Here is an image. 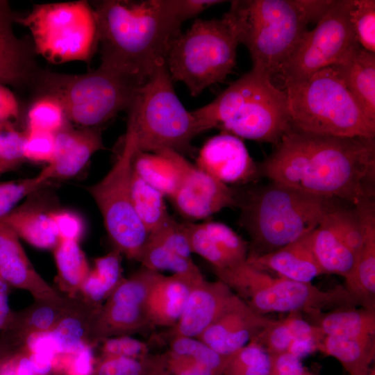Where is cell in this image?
Segmentation results:
<instances>
[{"label": "cell", "instance_id": "cell-1", "mask_svg": "<svg viewBox=\"0 0 375 375\" xmlns=\"http://www.w3.org/2000/svg\"><path fill=\"white\" fill-rule=\"evenodd\" d=\"M259 176L352 205L375 197V138H342L291 128L258 165Z\"/></svg>", "mask_w": 375, "mask_h": 375}, {"label": "cell", "instance_id": "cell-2", "mask_svg": "<svg viewBox=\"0 0 375 375\" xmlns=\"http://www.w3.org/2000/svg\"><path fill=\"white\" fill-rule=\"evenodd\" d=\"M101 65L145 82L166 64L182 23L197 15L191 0L93 1Z\"/></svg>", "mask_w": 375, "mask_h": 375}, {"label": "cell", "instance_id": "cell-3", "mask_svg": "<svg viewBox=\"0 0 375 375\" xmlns=\"http://www.w3.org/2000/svg\"><path fill=\"white\" fill-rule=\"evenodd\" d=\"M237 191L239 223L250 241L248 259L274 252L312 233L335 207L333 198L317 196L271 181Z\"/></svg>", "mask_w": 375, "mask_h": 375}, {"label": "cell", "instance_id": "cell-4", "mask_svg": "<svg viewBox=\"0 0 375 375\" xmlns=\"http://www.w3.org/2000/svg\"><path fill=\"white\" fill-rule=\"evenodd\" d=\"M192 113L201 132L217 128L240 138L276 145L292 128L285 92L253 68Z\"/></svg>", "mask_w": 375, "mask_h": 375}, {"label": "cell", "instance_id": "cell-5", "mask_svg": "<svg viewBox=\"0 0 375 375\" xmlns=\"http://www.w3.org/2000/svg\"><path fill=\"white\" fill-rule=\"evenodd\" d=\"M283 82L292 129L342 138H375V121L331 67L303 79Z\"/></svg>", "mask_w": 375, "mask_h": 375}, {"label": "cell", "instance_id": "cell-6", "mask_svg": "<svg viewBox=\"0 0 375 375\" xmlns=\"http://www.w3.org/2000/svg\"><path fill=\"white\" fill-rule=\"evenodd\" d=\"M253 68L276 75L315 22L308 0L233 1L228 10Z\"/></svg>", "mask_w": 375, "mask_h": 375}, {"label": "cell", "instance_id": "cell-7", "mask_svg": "<svg viewBox=\"0 0 375 375\" xmlns=\"http://www.w3.org/2000/svg\"><path fill=\"white\" fill-rule=\"evenodd\" d=\"M144 83L100 65L94 71L78 75L38 70L32 83L38 94H50L60 101L69 122L92 128L128 110Z\"/></svg>", "mask_w": 375, "mask_h": 375}, {"label": "cell", "instance_id": "cell-8", "mask_svg": "<svg viewBox=\"0 0 375 375\" xmlns=\"http://www.w3.org/2000/svg\"><path fill=\"white\" fill-rule=\"evenodd\" d=\"M128 114L127 126L141 151L190 153L193 138L202 133L192 112L176 94L166 64L158 66L140 87Z\"/></svg>", "mask_w": 375, "mask_h": 375}, {"label": "cell", "instance_id": "cell-9", "mask_svg": "<svg viewBox=\"0 0 375 375\" xmlns=\"http://www.w3.org/2000/svg\"><path fill=\"white\" fill-rule=\"evenodd\" d=\"M240 44L229 11L218 19H197L171 43L166 65L172 81H181L192 96L222 81L231 73Z\"/></svg>", "mask_w": 375, "mask_h": 375}, {"label": "cell", "instance_id": "cell-10", "mask_svg": "<svg viewBox=\"0 0 375 375\" xmlns=\"http://www.w3.org/2000/svg\"><path fill=\"white\" fill-rule=\"evenodd\" d=\"M214 273L251 308L265 315L272 312L310 315L326 310L357 306L344 286L323 290L311 283L274 276L247 261Z\"/></svg>", "mask_w": 375, "mask_h": 375}, {"label": "cell", "instance_id": "cell-11", "mask_svg": "<svg viewBox=\"0 0 375 375\" xmlns=\"http://www.w3.org/2000/svg\"><path fill=\"white\" fill-rule=\"evenodd\" d=\"M15 22L30 31L35 53L53 64L88 62L99 44L94 11L87 1L35 4Z\"/></svg>", "mask_w": 375, "mask_h": 375}, {"label": "cell", "instance_id": "cell-12", "mask_svg": "<svg viewBox=\"0 0 375 375\" xmlns=\"http://www.w3.org/2000/svg\"><path fill=\"white\" fill-rule=\"evenodd\" d=\"M136 149L135 134L127 126L118 158L108 172L87 190L101 212L115 249L138 262L149 233L135 212L131 197L133 158Z\"/></svg>", "mask_w": 375, "mask_h": 375}, {"label": "cell", "instance_id": "cell-13", "mask_svg": "<svg viewBox=\"0 0 375 375\" xmlns=\"http://www.w3.org/2000/svg\"><path fill=\"white\" fill-rule=\"evenodd\" d=\"M351 5L352 0H333L279 68L276 75L283 81L303 79L331 67L359 44L350 21Z\"/></svg>", "mask_w": 375, "mask_h": 375}, {"label": "cell", "instance_id": "cell-14", "mask_svg": "<svg viewBox=\"0 0 375 375\" xmlns=\"http://www.w3.org/2000/svg\"><path fill=\"white\" fill-rule=\"evenodd\" d=\"M315 257L324 274L344 278L350 272L362 242L356 207L337 205L327 212L311 233Z\"/></svg>", "mask_w": 375, "mask_h": 375}, {"label": "cell", "instance_id": "cell-15", "mask_svg": "<svg viewBox=\"0 0 375 375\" xmlns=\"http://www.w3.org/2000/svg\"><path fill=\"white\" fill-rule=\"evenodd\" d=\"M170 199L181 215L191 220L205 219L226 208L238 206L235 189L219 181L188 159L178 186Z\"/></svg>", "mask_w": 375, "mask_h": 375}, {"label": "cell", "instance_id": "cell-16", "mask_svg": "<svg viewBox=\"0 0 375 375\" xmlns=\"http://www.w3.org/2000/svg\"><path fill=\"white\" fill-rule=\"evenodd\" d=\"M274 320L256 312L235 294L218 317L196 338L217 353L230 356L255 339Z\"/></svg>", "mask_w": 375, "mask_h": 375}, {"label": "cell", "instance_id": "cell-17", "mask_svg": "<svg viewBox=\"0 0 375 375\" xmlns=\"http://www.w3.org/2000/svg\"><path fill=\"white\" fill-rule=\"evenodd\" d=\"M195 165L228 186L247 184L259 176L258 165L242 139L223 131L203 144Z\"/></svg>", "mask_w": 375, "mask_h": 375}, {"label": "cell", "instance_id": "cell-18", "mask_svg": "<svg viewBox=\"0 0 375 375\" xmlns=\"http://www.w3.org/2000/svg\"><path fill=\"white\" fill-rule=\"evenodd\" d=\"M192 253L206 260L213 272L235 267L247 261L249 244L228 225L208 221L183 222Z\"/></svg>", "mask_w": 375, "mask_h": 375}, {"label": "cell", "instance_id": "cell-19", "mask_svg": "<svg viewBox=\"0 0 375 375\" xmlns=\"http://www.w3.org/2000/svg\"><path fill=\"white\" fill-rule=\"evenodd\" d=\"M19 238L0 222V276L6 283L28 292L42 301H62L63 297L37 272L28 258Z\"/></svg>", "mask_w": 375, "mask_h": 375}, {"label": "cell", "instance_id": "cell-20", "mask_svg": "<svg viewBox=\"0 0 375 375\" xmlns=\"http://www.w3.org/2000/svg\"><path fill=\"white\" fill-rule=\"evenodd\" d=\"M235 293L223 281L206 278L191 287L183 312L169 328L172 337L198 338L222 312Z\"/></svg>", "mask_w": 375, "mask_h": 375}, {"label": "cell", "instance_id": "cell-21", "mask_svg": "<svg viewBox=\"0 0 375 375\" xmlns=\"http://www.w3.org/2000/svg\"><path fill=\"white\" fill-rule=\"evenodd\" d=\"M360 216L362 242L344 287L357 306L375 310V200L354 205Z\"/></svg>", "mask_w": 375, "mask_h": 375}, {"label": "cell", "instance_id": "cell-22", "mask_svg": "<svg viewBox=\"0 0 375 375\" xmlns=\"http://www.w3.org/2000/svg\"><path fill=\"white\" fill-rule=\"evenodd\" d=\"M56 141L53 160L40 172L48 181L75 176L97 151L104 148L99 127L68 126L56 135Z\"/></svg>", "mask_w": 375, "mask_h": 375}, {"label": "cell", "instance_id": "cell-23", "mask_svg": "<svg viewBox=\"0 0 375 375\" xmlns=\"http://www.w3.org/2000/svg\"><path fill=\"white\" fill-rule=\"evenodd\" d=\"M15 17L8 2L0 0V84L22 86L33 83L38 69L32 42L13 32Z\"/></svg>", "mask_w": 375, "mask_h": 375}, {"label": "cell", "instance_id": "cell-24", "mask_svg": "<svg viewBox=\"0 0 375 375\" xmlns=\"http://www.w3.org/2000/svg\"><path fill=\"white\" fill-rule=\"evenodd\" d=\"M311 233L267 254L247 259L254 267L290 280L311 283L324 274L314 253Z\"/></svg>", "mask_w": 375, "mask_h": 375}, {"label": "cell", "instance_id": "cell-25", "mask_svg": "<svg viewBox=\"0 0 375 375\" xmlns=\"http://www.w3.org/2000/svg\"><path fill=\"white\" fill-rule=\"evenodd\" d=\"M331 67L365 114L375 121V53L358 44Z\"/></svg>", "mask_w": 375, "mask_h": 375}, {"label": "cell", "instance_id": "cell-26", "mask_svg": "<svg viewBox=\"0 0 375 375\" xmlns=\"http://www.w3.org/2000/svg\"><path fill=\"white\" fill-rule=\"evenodd\" d=\"M192 285L181 276L159 274L146 303L147 317L152 327L171 328L177 323Z\"/></svg>", "mask_w": 375, "mask_h": 375}, {"label": "cell", "instance_id": "cell-27", "mask_svg": "<svg viewBox=\"0 0 375 375\" xmlns=\"http://www.w3.org/2000/svg\"><path fill=\"white\" fill-rule=\"evenodd\" d=\"M186 158L170 149L155 153L136 149L133 169L144 181L171 198L176 192Z\"/></svg>", "mask_w": 375, "mask_h": 375}, {"label": "cell", "instance_id": "cell-28", "mask_svg": "<svg viewBox=\"0 0 375 375\" xmlns=\"http://www.w3.org/2000/svg\"><path fill=\"white\" fill-rule=\"evenodd\" d=\"M317 350L337 359L349 375H367L375 358V335H325Z\"/></svg>", "mask_w": 375, "mask_h": 375}, {"label": "cell", "instance_id": "cell-29", "mask_svg": "<svg viewBox=\"0 0 375 375\" xmlns=\"http://www.w3.org/2000/svg\"><path fill=\"white\" fill-rule=\"evenodd\" d=\"M324 335H375V310L347 307L308 315Z\"/></svg>", "mask_w": 375, "mask_h": 375}, {"label": "cell", "instance_id": "cell-30", "mask_svg": "<svg viewBox=\"0 0 375 375\" xmlns=\"http://www.w3.org/2000/svg\"><path fill=\"white\" fill-rule=\"evenodd\" d=\"M98 309L82 299H75L70 308L51 330L60 355L71 353L83 344L92 343V323Z\"/></svg>", "mask_w": 375, "mask_h": 375}, {"label": "cell", "instance_id": "cell-31", "mask_svg": "<svg viewBox=\"0 0 375 375\" xmlns=\"http://www.w3.org/2000/svg\"><path fill=\"white\" fill-rule=\"evenodd\" d=\"M19 238L42 249H53L58 242L48 212L29 206L16 207L0 219Z\"/></svg>", "mask_w": 375, "mask_h": 375}, {"label": "cell", "instance_id": "cell-32", "mask_svg": "<svg viewBox=\"0 0 375 375\" xmlns=\"http://www.w3.org/2000/svg\"><path fill=\"white\" fill-rule=\"evenodd\" d=\"M122 254L116 249L94 259V267L83 282L82 300L99 308L123 279Z\"/></svg>", "mask_w": 375, "mask_h": 375}, {"label": "cell", "instance_id": "cell-33", "mask_svg": "<svg viewBox=\"0 0 375 375\" xmlns=\"http://www.w3.org/2000/svg\"><path fill=\"white\" fill-rule=\"evenodd\" d=\"M324 335L317 326L303 319L301 313L293 312L283 319H275L253 340L269 355H275L288 353L295 339L307 337L322 339Z\"/></svg>", "mask_w": 375, "mask_h": 375}, {"label": "cell", "instance_id": "cell-34", "mask_svg": "<svg viewBox=\"0 0 375 375\" xmlns=\"http://www.w3.org/2000/svg\"><path fill=\"white\" fill-rule=\"evenodd\" d=\"M53 252L60 290L69 298H77L90 271L85 253L76 241H58Z\"/></svg>", "mask_w": 375, "mask_h": 375}, {"label": "cell", "instance_id": "cell-35", "mask_svg": "<svg viewBox=\"0 0 375 375\" xmlns=\"http://www.w3.org/2000/svg\"><path fill=\"white\" fill-rule=\"evenodd\" d=\"M75 299L67 297L62 301H36L35 304L21 314H12L9 324L4 330H10L14 333V338L19 347L28 334L51 331L70 308Z\"/></svg>", "mask_w": 375, "mask_h": 375}, {"label": "cell", "instance_id": "cell-36", "mask_svg": "<svg viewBox=\"0 0 375 375\" xmlns=\"http://www.w3.org/2000/svg\"><path fill=\"white\" fill-rule=\"evenodd\" d=\"M138 262L143 267L160 272L169 271L192 285L205 279L192 258L183 257L154 240L147 238Z\"/></svg>", "mask_w": 375, "mask_h": 375}, {"label": "cell", "instance_id": "cell-37", "mask_svg": "<svg viewBox=\"0 0 375 375\" xmlns=\"http://www.w3.org/2000/svg\"><path fill=\"white\" fill-rule=\"evenodd\" d=\"M131 191L135 212L149 234L171 217L165 201V196L144 181L133 169Z\"/></svg>", "mask_w": 375, "mask_h": 375}, {"label": "cell", "instance_id": "cell-38", "mask_svg": "<svg viewBox=\"0 0 375 375\" xmlns=\"http://www.w3.org/2000/svg\"><path fill=\"white\" fill-rule=\"evenodd\" d=\"M93 375H170L165 354L141 358L100 357Z\"/></svg>", "mask_w": 375, "mask_h": 375}, {"label": "cell", "instance_id": "cell-39", "mask_svg": "<svg viewBox=\"0 0 375 375\" xmlns=\"http://www.w3.org/2000/svg\"><path fill=\"white\" fill-rule=\"evenodd\" d=\"M69 121L60 101L47 94H38L26 113V130L57 134Z\"/></svg>", "mask_w": 375, "mask_h": 375}, {"label": "cell", "instance_id": "cell-40", "mask_svg": "<svg viewBox=\"0 0 375 375\" xmlns=\"http://www.w3.org/2000/svg\"><path fill=\"white\" fill-rule=\"evenodd\" d=\"M270 358L256 340L230 355L222 375H268Z\"/></svg>", "mask_w": 375, "mask_h": 375}, {"label": "cell", "instance_id": "cell-41", "mask_svg": "<svg viewBox=\"0 0 375 375\" xmlns=\"http://www.w3.org/2000/svg\"><path fill=\"white\" fill-rule=\"evenodd\" d=\"M169 351L188 356L210 369L215 375H222L230 356L222 355L198 338L172 337Z\"/></svg>", "mask_w": 375, "mask_h": 375}, {"label": "cell", "instance_id": "cell-42", "mask_svg": "<svg viewBox=\"0 0 375 375\" xmlns=\"http://www.w3.org/2000/svg\"><path fill=\"white\" fill-rule=\"evenodd\" d=\"M350 21L360 46L375 53V1L352 0Z\"/></svg>", "mask_w": 375, "mask_h": 375}, {"label": "cell", "instance_id": "cell-43", "mask_svg": "<svg viewBox=\"0 0 375 375\" xmlns=\"http://www.w3.org/2000/svg\"><path fill=\"white\" fill-rule=\"evenodd\" d=\"M48 181L40 172L24 179L0 182V219L24 198L40 189Z\"/></svg>", "mask_w": 375, "mask_h": 375}, {"label": "cell", "instance_id": "cell-44", "mask_svg": "<svg viewBox=\"0 0 375 375\" xmlns=\"http://www.w3.org/2000/svg\"><path fill=\"white\" fill-rule=\"evenodd\" d=\"M92 346L87 342L71 353L57 356L53 375H93L96 360Z\"/></svg>", "mask_w": 375, "mask_h": 375}, {"label": "cell", "instance_id": "cell-45", "mask_svg": "<svg viewBox=\"0 0 375 375\" xmlns=\"http://www.w3.org/2000/svg\"><path fill=\"white\" fill-rule=\"evenodd\" d=\"M24 131L15 126L0 130V175L13 171L24 161Z\"/></svg>", "mask_w": 375, "mask_h": 375}, {"label": "cell", "instance_id": "cell-46", "mask_svg": "<svg viewBox=\"0 0 375 375\" xmlns=\"http://www.w3.org/2000/svg\"><path fill=\"white\" fill-rule=\"evenodd\" d=\"M23 154L25 160L50 164L56 153V135L37 131H24Z\"/></svg>", "mask_w": 375, "mask_h": 375}, {"label": "cell", "instance_id": "cell-47", "mask_svg": "<svg viewBox=\"0 0 375 375\" xmlns=\"http://www.w3.org/2000/svg\"><path fill=\"white\" fill-rule=\"evenodd\" d=\"M101 342V357L141 358L151 354L147 342L130 335L110 337Z\"/></svg>", "mask_w": 375, "mask_h": 375}, {"label": "cell", "instance_id": "cell-48", "mask_svg": "<svg viewBox=\"0 0 375 375\" xmlns=\"http://www.w3.org/2000/svg\"><path fill=\"white\" fill-rule=\"evenodd\" d=\"M58 241L78 242L84 231L81 217L69 210H58L48 212Z\"/></svg>", "mask_w": 375, "mask_h": 375}, {"label": "cell", "instance_id": "cell-49", "mask_svg": "<svg viewBox=\"0 0 375 375\" xmlns=\"http://www.w3.org/2000/svg\"><path fill=\"white\" fill-rule=\"evenodd\" d=\"M19 347L29 353L46 356L53 359L60 355L58 344L51 331L28 334Z\"/></svg>", "mask_w": 375, "mask_h": 375}, {"label": "cell", "instance_id": "cell-50", "mask_svg": "<svg viewBox=\"0 0 375 375\" xmlns=\"http://www.w3.org/2000/svg\"><path fill=\"white\" fill-rule=\"evenodd\" d=\"M0 375H37L27 352L22 347L12 349L0 358Z\"/></svg>", "mask_w": 375, "mask_h": 375}, {"label": "cell", "instance_id": "cell-51", "mask_svg": "<svg viewBox=\"0 0 375 375\" xmlns=\"http://www.w3.org/2000/svg\"><path fill=\"white\" fill-rule=\"evenodd\" d=\"M166 367L170 375H215L210 369L188 356L169 350L165 353Z\"/></svg>", "mask_w": 375, "mask_h": 375}, {"label": "cell", "instance_id": "cell-52", "mask_svg": "<svg viewBox=\"0 0 375 375\" xmlns=\"http://www.w3.org/2000/svg\"><path fill=\"white\" fill-rule=\"evenodd\" d=\"M270 367L268 375H315L304 367L301 359L290 353L269 355Z\"/></svg>", "mask_w": 375, "mask_h": 375}, {"label": "cell", "instance_id": "cell-53", "mask_svg": "<svg viewBox=\"0 0 375 375\" xmlns=\"http://www.w3.org/2000/svg\"><path fill=\"white\" fill-rule=\"evenodd\" d=\"M21 108L18 99L6 85L0 84V126H15Z\"/></svg>", "mask_w": 375, "mask_h": 375}, {"label": "cell", "instance_id": "cell-54", "mask_svg": "<svg viewBox=\"0 0 375 375\" xmlns=\"http://www.w3.org/2000/svg\"><path fill=\"white\" fill-rule=\"evenodd\" d=\"M12 316L10 311L7 290L3 281L0 282V331L9 324Z\"/></svg>", "mask_w": 375, "mask_h": 375}, {"label": "cell", "instance_id": "cell-55", "mask_svg": "<svg viewBox=\"0 0 375 375\" xmlns=\"http://www.w3.org/2000/svg\"><path fill=\"white\" fill-rule=\"evenodd\" d=\"M12 349H12L11 346L8 343L6 342V341L4 340L1 341L0 342V358Z\"/></svg>", "mask_w": 375, "mask_h": 375}, {"label": "cell", "instance_id": "cell-56", "mask_svg": "<svg viewBox=\"0 0 375 375\" xmlns=\"http://www.w3.org/2000/svg\"><path fill=\"white\" fill-rule=\"evenodd\" d=\"M367 375H375V367H373L370 369L369 373L367 374Z\"/></svg>", "mask_w": 375, "mask_h": 375}, {"label": "cell", "instance_id": "cell-57", "mask_svg": "<svg viewBox=\"0 0 375 375\" xmlns=\"http://www.w3.org/2000/svg\"><path fill=\"white\" fill-rule=\"evenodd\" d=\"M3 280L1 279V276H0V282L2 281Z\"/></svg>", "mask_w": 375, "mask_h": 375}, {"label": "cell", "instance_id": "cell-58", "mask_svg": "<svg viewBox=\"0 0 375 375\" xmlns=\"http://www.w3.org/2000/svg\"><path fill=\"white\" fill-rule=\"evenodd\" d=\"M315 375H317V373H315Z\"/></svg>", "mask_w": 375, "mask_h": 375}]
</instances>
